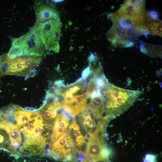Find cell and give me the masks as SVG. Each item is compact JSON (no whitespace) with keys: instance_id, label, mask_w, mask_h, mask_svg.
I'll return each instance as SVG.
<instances>
[{"instance_id":"6da1fadb","label":"cell","mask_w":162,"mask_h":162,"mask_svg":"<svg viewBox=\"0 0 162 162\" xmlns=\"http://www.w3.org/2000/svg\"><path fill=\"white\" fill-rule=\"evenodd\" d=\"M86 79L82 77L68 86L57 81L50 89L61 108L72 117L78 115L87 106L90 92Z\"/></svg>"},{"instance_id":"7a4b0ae2","label":"cell","mask_w":162,"mask_h":162,"mask_svg":"<svg viewBox=\"0 0 162 162\" xmlns=\"http://www.w3.org/2000/svg\"><path fill=\"white\" fill-rule=\"evenodd\" d=\"M100 86L104 109L112 119L127 110L141 93L116 86L110 83L106 77Z\"/></svg>"},{"instance_id":"3957f363","label":"cell","mask_w":162,"mask_h":162,"mask_svg":"<svg viewBox=\"0 0 162 162\" xmlns=\"http://www.w3.org/2000/svg\"><path fill=\"white\" fill-rule=\"evenodd\" d=\"M42 23L37 21L29 32L20 37L13 39L8 57L13 59L22 56L40 57L45 52L39 31Z\"/></svg>"},{"instance_id":"277c9868","label":"cell","mask_w":162,"mask_h":162,"mask_svg":"<svg viewBox=\"0 0 162 162\" xmlns=\"http://www.w3.org/2000/svg\"><path fill=\"white\" fill-rule=\"evenodd\" d=\"M47 155L61 162H78L75 146L67 130L50 146Z\"/></svg>"},{"instance_id":"5b68a950","label":"cell","mask_w":162,"mask_h":162,"mask_svg":"<svg viewBox=\"0 0 162 162\" xmlns=\"http://www.w3.org/2000/svg\"><path fill=\"white\" fill-rule=\"evenodd\" d=\"M41 61V58L38 57L22 56L13 59L9 58L6 75L32 76L35 75V69Z\"/></svg>"},{"instance_id":"8992f818","label":"cell","mask_w":162,"mask_h":162,"mask_svg":"<svg viewBox=\"0 0 162 162\" xmlns=\"http://www.w3.org/2000/svg\"><path fill=\"white\" fill-rule=\"evenodd\" d=\"M122 20L130 21L136 26L142 24L146 12L144 0H126L116 13Z\"/></svg>"},{"instance_id":"52a82bcc","label":"cell","mask_w":162,"mask_h":162,"mask_svg":"<svg viewBox=\"0 0 162 162\" xmlns=\"http://www.w3.org/2000/svg\"><path fill=\"white\" fill-rule=\"evenodd\" d=\"M118 16L116 13L110 15V18L112 21L113 25L109 32L110 40L115 46H126L133 38L137 39L134 33L133 30L123 28L119 24L118 21Z\"/></svg>"},{"instance_id":"ba28073f","label":"cell","mask_w":162,"mask_h":162,"mask_svg":"<svg viewBox=\"0 0 162 162\" xmlns=\"http://www.w3.org/2000/svg\"><path fill=\"white\" fill-rule=\"evenodd\" d=\"M58 24L56 20L42 24L39 31L41 40L46 48L57 51Z\"/></svg>"},{"instance_id":"9c48e42d","label":"cell","mask_w":162,"mask_h":162,"mask_svg":"<svg viewBox=\"0 0 162 162\" xmlns=\"http://www.w3.org/2000/svg\"><path fill=\"white\" fill-rule=\"evenodd\" d=\"M71 118L73 117L62 108L58 110L53 124L49 147L67 130Z\"/></svg>"},{"instance_id":"30bf717a","label":"cell","mask_w":162,"mask_h":162,"mask_svg":"<svg viewBox=\"0 0 162 162\" xmlns=\"http://www.w3.org/2000/svg\"><path fill=\"white\" fill-rule=\"evenodd\" d=\"M34 7L37 20L41 23L57 16V14L54 9L45 5L41 1H35Z\"/></svg>"},{"instance_id":"8fae6325","label":"cell","mask_w":162,"mask_h":162,"mask_svg":"<svg viewBox=\"0 0 162 162\" xmlns=\"http://www.w3.org/2000/svg\"><path fill=\"white\" fill-rule=\"evenodd\" d=\"M142 24L147 29L150 34L162 37V21L159 19H153L146 13Z\"/></svg>"},{"instance_id":"7c38bea8","label":"cell","mask_w":162,"mask_h":162,"mask_svg":"<svg viewBox=\"0 0 162 162\" xmlns=\"http://www.w3.org/2000/svg\"><path fill=\"white\" fill-rule=\"evenodd\" d=\"M10 140L9 134L6 128L0 122V149L7 150Z\"/></svg>"},{"instance_id":"4fadbf2b","label":"cell","mask_w":162,"mask_h":162,"mask_svg":"<svg viewBox=\"0 0 162 162\" xmlns=\"http://www.w3.org/2000/svg\"><path fill=\"white\" fill-rule=\"evenodd\" d=\"M143 44L146 48L147 54L154 57L161 56L162 50L160 46L144 42Z\"/></svg>"},{"instance_id":"5bb4252c","label":"cell","mask_w":162,"mask_h":162,"mask_svg":"<svg viewBox=\"0 0 162 162\" xmlns=\"http://www.w3.org/2000/svg\"><path fill=\"white\" fill-rule=\"evenodd\" d=\"M144 162H157L156 156L150 154H147L144 158Z\"/></svg>"},{"instance_id":"9a60e30c","label":"cell","mask_w":162,"mask_h":162,"mask_svg":"<svg viewBox=\"0 0 162 162\" xmlns=\"http://www.w3.org/2000/svg\"><path fill=\"white\" fill-rule=\"evenodd\" d=\"M147 14L152 19L154 20H157L158 19V15L157 11L155 10H151L147 12Z\"/></svg>"},{"instance_id":"2e32d148","label":"cell","mask_w":162,"mask_h":162,"mask_svg":"<svg viewBox=\"0 0 162 162\" xmlns=\"http://www.w3.org/2000/svg\"><path fill=\"white\" fill-rule=\"evenodd\" d=\"M140 48L141 52L144 54L147 53V50L146 47L143 44V42L142 41H140Z\"/></svg>"}]
</instances>
